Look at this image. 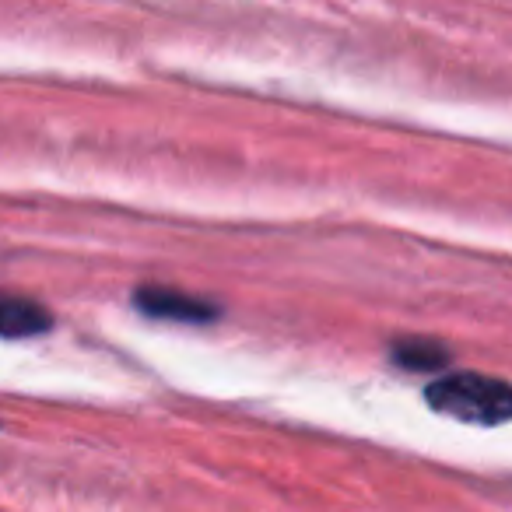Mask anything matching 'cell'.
<instances>
[{"mask_svg": "<svg viewBox=\"0 0 512 512\" xmlns=\"http://www.w3.org/2000/svg\"><path fill=\"white\" fill-rule=\"evenodd\" d=\"M432 411L467 425H505L512 418V386L481 372H453L425 390Z\"/></svg>", "mask_w": 512, "mask_h": 512, "instance_id": "6da1fadb", "label": "cell"}, {"mask_svg": "<svg viewBox=\"0 0 512 512\" xmlns=\"http://www.w3.org/2000/svg\"><path fill=\"white\" fill-rule=\"evenodd\" d=\"M137 309L148 316H158V320H183V323H204L218 316V306L207 299H193L186 292H176V288H162V285H148L137 288L134 295Z\"/></svg>", "mask_w": 512, "mask_h": 512, "instance_id": "7a4b0ae2", "label": "cell"}, {"mask_svg": "<svg viewBox=\"0 0 512 512\" xmlns=\"http://www.w3.org/2000/svg\"><path fill=\"white\" fill-rule=\"evenodd\" d=\"M53 327V316L39 302L0 292V337H36Z\"/></svg>", "mask_w": 512, "mask_h": 512, "instance_id": "3957f363", "label": "cell"}, {"mask_svg": "<svg viewBox=\"0 0 512 512\" xmlns=\"http://www.w3.org/2000/svg\"><path fill=\"white\" fill-rule=\"evenodd\" d=\"M449 348L432 337H404V341L393 344V362L404 365L414 372H432V369H446L449 365Z\"/></svg>", "mask_w": 512, "mask_h": 512, "instance_id": "277c9868", "label": "cell"}]
</instances>
